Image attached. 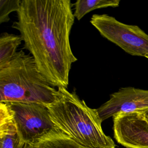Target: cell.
I'll return each mask as SVG.
<instances>
[{
  "instance_id": "obj_1",
  "label": "cell",
  "mask_w": 148,
  "mask_h": 148,
  "mask_svg": "<svg viewBox=\"0 0 148 148\" xmlns=\"http://www.w3.org/2000/svg\"><path fill=\"white\" fill-rule=\"evenodd\" d=\"M17 17L12 27L20 32L39 71L54 87L67 88L77 61L69 41L75 18L71 1L22 0Z\"/></svg>"
},
{
  "instance_id": "obj_2",
  "label": "cell",
  "mask_w": 148,
  "mask_h": 148,
  "mask_svg": "<svg viewBox=\"0 0 148 148\" xmlns=\"http://www.w3.org/2000/svg\"><path fill=\"white\" fill-rule=\"evenodd\" d=\"M57 129L87 148H115L103 132L96 109L88 107L75 92L57 88L56 100L46 106Z\"/></svg>"
},
{
  "instance_id": "obj_3",
  "label": "cell",
  "mask_w": 148,
  "mask_h": 148,
  "mask_svg": "<svg viewBox=\"0 0 148 148\" xmlns=\"http://www.w3.org/2000/svg\"><path fill=\"white\" fill-rule=\"evenodd\" d=\"M57 92L32 56L22 50L0 68V102H35L47 106L56 100Z\"/></svg>"
},
{
  "instance_id": "obj_4",
  "label": "cell",
  "mask_w": 148,
  "mask_h": 148,
  "mask_svg": "<svg viewBox=\"0 0 148 148\" xmlns=\"http://www.w3.org/2000/svg\"><path fill=\"white\" fill-rule=\"evenodd\" d=\"M6 103L24 143L34 146L50 133L58 130L46 105L35 102H10Z\"/></svg>"
},
{
  "instance_id": "obj_5",
  "label": "cell",
  "mask_w": 148,
  "mask_h": 148,
  "mask_svg": "<svg viewBox=\"0 0 148 148\" xmlns=\"http://www.w3.org/2000/svg\"><path fill=\"white\" fill-rule=\"evenodd\" d=\"M90 23L103 38L126 53L148 58V35L138 26L123 23L106 14L92 15Z\"/></svg>"
},
{
  "instance_id": "obj_6",
  "label": "cell",
  "mask_w": 148,
  "mask_h": 148,
  "mask_svg": "<svg viewBox=\"0 0 148 148\" xmlns=\"http://www.w3.org/2000/svg\"><path fill=\"white\" fill-rule=\"evenodd\" d=\"M114 137L127 148H148V123L140 111L113 117Z\"/></svg>"
},
{
  "instance_id": "obj_7",
  "label": "cell",
  "mask_w": 148,
  "mask_h": 148,
  "mask_svg": "<svg viewBox=\"0 0 148 148\" xmlns=\"http://www.w3.org/2000/svg\"><path fill=\"white\" fill-rule=\"evenodd\" d=\"M148 108V90L128 87L120 88L110 98L96 109L101 120L121 113L140 111Z\"/></svg>"
},
{
  "instance_id": "obj_8",
  "label": "cell",
  "mask_w": 148,
  "mask_h": 148,
  "mask_svg": "<svg viewBox=\"0 0 148 148\" xmlns=\"http://www.w3.org/2000/svg\"><path fill=\"white\" fill-rule=\"evenodd\" d=\"M0 148H24L13 115L8 105L0 102Z\"/></svg>"
},
{
  "instance_id": "obj_9",
  "label": "cell",
  "mask_w": 148,
  "mask_h": 148,
  "mask_svg": "<svg viewBox=\"0 0 148 148\" xmlns=\"http://www.w3.org/2000/svg\"><path fill=\"white\" fill-rule=\"evenodd\" d=\"M33 146L34 148H87L59 130L50 133Z\"/></svg>"
},
{
  "instance_id": "obj_10",
  "label": "cell",
  "mask_w": 148,
  "mask_h": 148,
  "mask_svg": "<svg viewBox=\"0 0 148 148\" xmlns=\"http://www.w3.org/2000/svg\"><path fill=\"white\" fill-rule=\"evenodd\" d=\"M23 39L20 35L4 32L0 36V68L8 64L14 57Z\"/></svg>"
},
{
  "instance_id": "obj_11",
  "label": "cell",
  "mask_w": 148,
  "mask_h": 148,
  "mask_svg": "<svg viewBox=\"0 0 148 148\" xmlns=\"http://www.w3.org/2000/svg\"><path fill=\"white\" fill-rule=\"evenodd\" d=\"M119 3V0H77L73 4V14L75 17L80 20L92 10L108 7L116 8Z\"/></svg>"
},
{
  "instance_id": "obj_12",
  "label": "cell",
  "mask_w": 148,
  "mask_h": 148,
  "mask_svg": "<svg viewBox=\"0 0 148 148\" xmlns=\"http://www.w3.org/2000/svg\"><path fill=\"white\" fill-rule=\"evenodd\" d=\"M21 2L20 0H0V24L10 20L9 14L19 10Z\"/></svg>"
},
{
  "instance_id": "obj_13",
  "label": "cell",
  "mask_w": 148,
  "mask_h": 148,
  "mask_svg": "<svg viewBox=\"0 0 148 148\" xmlns=\"http://www.w3.org/2000/svg\"><path fill=\"white\" fill-rule=\"evenodd\" d=\"M140 112L142 113L144 117L145 118V119L146 120V121L148 123V108L146 109H144V110H140Z\"/></svg>"
},
{
  "instance_id": "obj_14",
  "label": "cell",
  "mask_w": 148,
  "mask_h": 148,
  "mask_svg": "<svg viewBox=\"0 0 148 148\" xmlns=\"http://www.w3.org/2000/svg\"><path fill=\"white\" fill-rule=\"evenodd\" d=\"M24 148H34V146L31 145H29L28 143H25Z\"/></svg>"
}]
</instances>
